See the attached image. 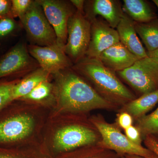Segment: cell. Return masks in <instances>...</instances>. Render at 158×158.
I'll return each instance as SVG.
<instances>
[{
  "label": "cell",
  "instance_id": "6da1fadb",
  "mask_svg": "<svg viewBox=\"0 0 158 158\" xmlns=\"http://www.w3.org/2000/svg\"><path fill=\"white\" fill-rule=\"evenodd\" d=\"M57 97L62 110L71 113L92 110H116L119 108L102 97L72 69L55 74Z\"/></svg>",
  "mask_w": 158,
  "mask_h": 158
},
{
  "label": "cell",
  "instance_id": "7a4b0ae2",
  "mask_svg": "<svg viewBox=\"0 0 158 158\" xmlns=\"http://www.w3.org/2000/svg\"><path fill=\"white\" fill-rule=\"evenodd\" d=\"M72 69L88 79L102 97L119 109L137 98L123 83L116 73L106 67L98 59L84 57L73 64Z\"/></svg>",
  "mask_w": 158,
  "mask_h": 158
},
{
  "label": "cell",
  "instance_id": "3957f363",
  "mask_svg": "<svg viewBox=\"0 0 158 158\" xmlns=\"http://www.w3.org/2000/svg\"><path fill=\"white\" fill-rule=\"evenodd\" d=\"M100 134V141L98 144L112 151L120 156L126 155L150 157L154 153L142 145L133 143L123 134L116 123L108 122L102 115L98 114L90 118Z\"/></svg>",
  "mask_w": 158,
  "mask_h": 158
},
{
  "label": "cell",
  "instance_id": "277c9868",
  "mask_svg": "<svg viewBox=\"0 0 158 158\" xmlns=\"http://www.w3.org/2000/svg\"><path fill=\"white\" fill-rule=\"evenodd\" d=\"M140 96L158 90V59L148 56L116 73Z\"/></svg>",
  "mask_w": 158,
  "mask_h": 158
},
{
  "label": "cell",
  "instance_id": "5b68a950",
  "mask_svg": "<svg viewBox=\"0 0 158 158\" xmlns=\"http://www.w3.org/2000/svg\"><path fill=\"white\" fill-rule=\"evenodd\" d=\"M101 139L100 134L91 122L88 124L73 123L57 131L54 136L53 147L55 151L63 154L98 144Z\"/></svg>",
  "mask_w": 158,
  "mask_h": 158
},
{
  "label": "cell",
  "instance_id": "8992f818",
  "mask_svg": "<svg viewBox=\"0 0 158 158\" xmlns=\"http://www.w3.org/2000/svg\"><path fill=\"white\" fill-rule=\"evenodd\" d=\"M90 22L77 11L69 19L65 50L74 64L86 56L90 43Z\"/></svg>",
  "mask_w": 158,
  "mask_h": 158
},
{
  "label": "cell",
  "instance_id": "52a82bcc",
  "mask_svg": "<svg viewBox=\"0 0 158 158\" xmlns=\"http://www.w3.org/2000/svg\"><path fill=\"white\" fill-rule=\"evenodd\" d=\"M29 38L35 45L47 46L56 44V35L37 1L31 6L20 19Z\"/></svg>",
  "mask_w": 158,
  "mask_h": 158
},
{
  "label": "cell",
  "instance_id": "ba28073f",
  "mask_svg": "<svg viewBox=\"0 0 158 158\" xmlns=\"http://www.w3.org/2000/svg\"><path fill=\"white\" fill-rule=\"evenodd\" d=\"M46 17L56 35L57 43L65 47L67 39V25L69 18L77 10L72 4L58 0H37Z\"/></svg>",
  "mask_w": 158,
  "mask_h": 158
},
{
  "label": "cell",
  "instance_id": "9c48e42d",
  "mask_svg": "<svg viewBox=\"0 0 158 158\" xmlns=\"http://www.w3.org/2000/svg\"><path fill=\"white\" fill-rule=\"evenodd\" d=\"M34 127V118L27 114H0V147L13 144L26 138Z\"/></svg>",
  "mask_w": 158,
  "mask_h": 158
},
{
  "label": "cell",
  "instance_id": "30bf717a",
  "mask_svg": "<svg viewBox=\"0 0 158 158\" xmlns=\"http://www.w3.org/2000/svg\"><path fill=\"white\" fill-rule=\"evenodd\" d=\"M28 50L29 54L37 60L40 68L50 74H55L73 65L65 53V47L58 44L47 46L31 45Z\"/></svg>",
  "mask_w": 158,
  "mask_h": 158
},
{
  "label": "cell",
  "instance_id": "8fae6325",
  "mask_svg": "<svg viewBox=\"0 0 158 158\" xmlns=\"http://www.w3.org/2000/svg\"><path fill=\"white\" fill-rule=\"evenodd\" d=\"M90 23V43L85 57L98 59L104 51L119 42V37L116 29L101 17H97Z\"/></svg>",
  "mask_w": 158,
  "mask_h": 158
},
{
  "label": "cell",
  "instance_id": "7c38bea8",
  "mask_svg": "<svg viewBox=\"0 0 158 158\" xmlns=\"http://www.w3.org/2000/svg\"><path fill=\"white\" fill-rule=\"evenodd\" d=\"M85 16L90 23L100 16L116 29L123 15L122 5L118 0H91L85 2Z\"/></svg>",
  "mask_w": 158,
  "mask_h": 158
},
{
  "label": "cell",
  "instance_id": "4fadbf2b",
  "mask_svg": "<svg viewBox=\"0 0 158 158\" xmlns=\"http://www.w3.org/2000/svg\"><path fill=\"white\" fill-rule=\"evenodd\" d=\"M98 59L116 73L129 68L139 59L120 42L104 51Z\"/></svg>",
  "mask_w": 158,
  "mask_h": 158
},
{
  "label": "cell",
  "instance_id": "5bb4252c",
  "mask_svg": "<svg viewBox=\"0 0 158 158\" xmlns=\"http://www.w3.org/2000/svg\"><path fill=\"white\" fill-rule=\"evenodd\" d=\"M31 62L25 45L16 44L0 59V78L27 68Z\"/></svg>",
  "mask_w": 158,
  "mask_h": 158
},
{
  "label": "cell",
  "instance_id": "9a60e30c",
  "mask_svg": "<svg viewBox=\"0 0 158 158\" xmlns=\"http://www.w3.org/2000/svg\"><path fill=\"white\" fill-rule=\"evenodd\" d=\"M116 30L119 37V42L132 53L139 59L148 56L147 51L138 38L135 22L124 12Z\"/></svg>",
  "mask_w": 158,
  "mask_h": 158
},
{
  "label": "cell",
  "instance_id": "2e32d148",
  "mask_svg": "<svg viewBox=\"0 0 158 158\" xmlns=\"http://www.w3.org/2000/svg\"><path fill=\"white\" fill-rule=\"evenodd\" d=\"M158 103V90L140 96L118 109V112H126L138 120L146 115Z\"/></svg>",
  "mask_w": 158,
  "mask_h": 158
},
{
  "label": "cell",
  "instance_id": "e0dca14e",
  "mask_svg": "<svg viewBox=\"0 0 158 158\" xmlns=\"http://www.w3.org/2000/svg\"><path fill=\"white\" fill-rule=\"evenodd\" d=\"M123 12L138 23L149 22L157 18L149 2L145 0H123Z\"/></svg>",
  "mask_w": 158,
  "mask_h": 158
},
{
  "label": "cell",
  "instance_id": "ac0fdd59",
  "mask_svg": "<svg viewBox=\"0 0 158 158\" xmlns=\"http://www.w3.org/2000/svg\"><path fill=\"white\" fill-rule=\"evenodd\" d=\"M49 75L46 71L40 68L34 71L20 82L16 83L12 90L13 101L23 98L28 94L40 84L47 81Z\"/></svg>",
  "mask_w": 158,
  "mask_h": 158
},
{
  "label": "cell",
  "instance_id": "d6986e66",
  "mask_svg": "<svg viewBox=\"0 0 158 158\" xmlns=\"http://www.w3.org/2000/svg\"><path fill=\"white\" fill-rule=\"evenodd\" d=\"M136 32L144 44L147 52L158 49V18L146 23L135 22Z\"/></svg>",
  "mask_w": 158,
  "mask_h": 158
},
{
  "label": "cell",
  "instance_id": "ffe728a7",
  "mask_svg": "<svg viewBox=\"0 0 158 158\" xmlns=\"http://www.w3.org/2000/svg\"><path fill=\"white\" fill-rule=\"evenodd\" d=\"M121 157L116 152L96 144L64 153L59 158H121Z\"/></svg>",
  "mask_w": 158,
  "mask_h": 158
},
{
  "label": "cell",
  "instance_id": "44dd1931",
  "mask_svg": "<svg viewBox=\"0 0 158 158\" xmlns=\"http://www.w3.org/2000/svg\"><path fill=\"white\" fill-rule=\"evenodd\" d=\"M136 122L135 126L139 130L142 139L148 136L158 135V107Z\"/></svg>",
  "mask_w": 158,
  "mask_h": 158
},
{
  "label": "cell",
  "instance_id": "7402d4cb",
  "mask_svg": "<svg viewBox=\"0 0 158 158\" xmlns=\"http://www.w3.org/2000/svg\"><path fill=\"white\" fill-rule=\"evenodd\" d=\"M52 90V85L48 81L43 82L37 86L27 95L23 98L34 101H40L47 98Z\"/></svg>",
  "mask_w": 158,
  "mask_h": 158
},
{
  "label": "cell",
  "instance_id": "603a6c76",
  "mask_svg": "<svg viewBox=\"0 0 158 158\" xmlns=\"http://www.w3.org/2000/svg\"><path fill=\"white\" fill-rule=\"evenodd\" d=\"M15 84L14 82L0 83V111L13 101L12 90Z\"/></svg>",
  "mask_w": 158,
  "mask_h": 158
},
{
  "label": "cell",
  "instance_id": "cb8c5ba5",
  "mask_svg": "<svg viewBox=\"0 0 158 158\" xmlns=\"http://www.w3.org/2000/svg\"><path fill=\"white\" fill-rule=\"evenodd\" d=\"M33 2L31 0L11 1V17H19L20 19L25 14Z\"/></svg>",
  "mask_w": 158,
  "mask_h": 158
},
{
  "label": "cell",
  "instance_id": "d4e9b609",
  "mask_svg": "<svg viewBox=\"0 0 158 158\" xmlns=\"http://www.w3.org/2000/svg\"><path fill=\"white\" fill-rule=\"evenodd\" d=\"M44 156L27 155L15 150L0 147V158H47Z\"/></svg>",
  "mask_w": 158,
  "mask_h": 158
},
{
  "label": "cell",
  "instance_id": "484cf974",
  "mask_svg": "<svg viewBox=\"0 0 158 158\" xmlns=\"http://www.w3.org/2000/svg\"><path fill=\"white\" fill-rule=\"evenodd\" d=\"M16 27L12 18L6 17L0 19V38L6 37L11 33Z\"/></svg>",
  "mask_w": 158,
  "mask_h": 158
},
{
  "label": "cell",
  "instance_id": "4316f807",
  "mask_svg": "<svg viewBox=\"0 0 158 158\" xmlns=\"http://www.w3.org/2000/svg\"><path fill=\"white\" fill-rule=\"evenodd\" d=\"M133 122L134 119L128 113L126 112H118L115 123L119 128L125 130L132 126Z\"/></svg>",
  "mask_w": 158,
  "mask_h": 158
},
{
  "label": "cell",
  "instance_id": "83f0119b",
  "mask_svg": "<svg viewBox=\"0 0 158 158\" xmlns=\"http://www.w3.org/2000/svg\"><path fill=\"white\" fill-rule=\"evenodd\" d=\"M125 135L133 143L141 145L142 139L139 130L134 126H131L124 130Z\"/></svg>",
  "mask_w": 158,
  "mask_h": 158
},
{
  "label": "cell",
  "instance_id": "f1b7e54d",
  "mask_svg": "<svg viewBox=\"0 0 158 158\" xmlns=\"http://www.w3.org/2000/svg\"><path fill=\"white\" fill-rule=\"evenodd\" d=\"M11 1L0 0V19L6 17H11Z\"/></svg>",
  "mask_w": 158,
  "mask_h": 158
},
{
  "label": "cell",
  "instance_id": "f546056e",
  "mask_svg": "<svg viewBox=\"0 0 158 158\" xmlns=\"http://www.w3.org/2000/svg\"><path fill=\"white\" fill-rule=\"evenodd\" d=\"M71 3L72 4L77 11L85 15V1L84 0H71Z\"/></svg>",
  "mask_w": 158,
  "mask_h": 158
},
{
  "label": "cell",
  "instance_id": "4dcf8cb0",
  "mask_svg": "<svg viewBox=\"0 0 158 158\" xmlns=\"http://www.w3.org/2000/svg\"><path fill=\"white\" fill-rule=\"evenodd\" d=\"M124 156L125 158H158V156L155 153L152 156L150 157H145L141 156L131 155H126Z\"/></svg>",
  "mask_w": 158,
  "mask_h": 158
},
{
  "label": "cell",
  "instance_id": "1f68e13d",
  "mask_svg": "<svg viewBox=\"0 0 158 158\" xmlns=\"http://www.w3.org/2000/svg\"><path fill=\"white\" fill-rule=\"evenodd\" d=\"M147 54L148 56L155 57L158 59V49L151 52H147Z\"/></svg>",
  "mask_w": 158,
  "mask_h": 158
},
{
  "label": "cell",
  "instance_id": "d6a6232c",
  "mask_svg": "<svg viewBox=\"0 0 158 158\" xmlns=\"http://www.w3.org/2000/svg\"><path fill=\"white\" fill-rule=\"evenodd\" d=\"M153 152L158 156V144H156L152 148Z\"/></svg>",
  "mask_w": 158,
  "mask_h": 158
},
{
  "label": "cell",
  "instance_id": "836d02e7",
  "mask_svg": "<svg viewBox=\"0 0 158 158\" xmlns=\"http://www.w3.org/2000/svg\"><path fill=\"white\" fill-rule=\"evenodd\" d=\"M152 2L155 4L156 6H157L158 9V0H153Z\"/></svg>",
  "mask_w": 158,
  "mask_h": 158
},
{
  "label": "cell",
  "instance_id": "e575fe53",
  "mask_svg": "<svg viewBox=\"0 0 158 158\" xmlns=\"http://www.w3.org/2000/svg\"><path fill=\"white\" fill-rule=\"evenodd\" d=\"M121 158H125V157L124 156H122Z\"/></svg>",
  "mask_w": 158,
  "mask_h": 158
}]
</instances>
